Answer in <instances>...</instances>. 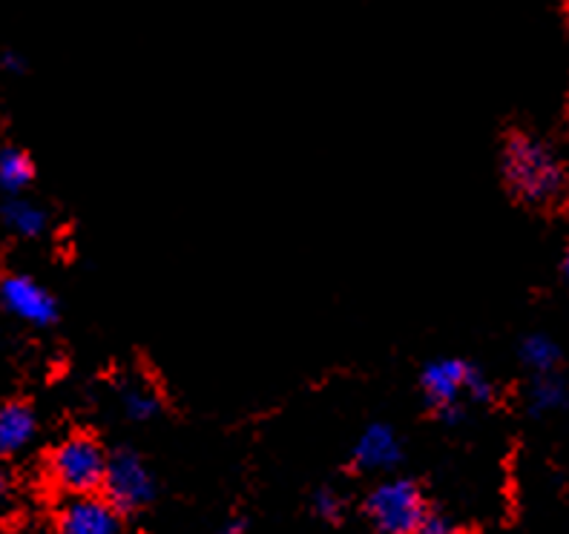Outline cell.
I'll return each instance as SVG.
<instances>
[{
	"label": "cell",
	"mask_w": 569,
	"mask_h": 534,
	"mask_svg": "<svg viewBox=\"0 0 569 534\" xmlns=\"http://www.w3.org/2000/svg\"><path fill=\"white\" fill-rule=\"evenodd\" d=\"M3 63H7L9 70H21V61H18V58H14V56L3 58Z\"/></svg>",
	"instance_id": "cell-18"
},
{
	"label": "cell",
	"mask_w": 569,
	"mask_h": 534,
	"mask_svg": "<svg viewBox=\"0 0 569 534\" xmlns=\"http://www.w3.org/2000/svg\"><path fill=\"white\" fill-rule=\"evenodd\" d=\"M563 405H567V382L556 376V371L535 376L532 389H529V409H532V414L561 411Z\"/></svg>",
	"instance_id": "cell-11"
},
{
	"label": "cell",
	"mask_w": 569,
	"mask_h": 534,
	"mask_svg": "<svg viewBox=\"0 0 569 534\" xmlns=\"http://www.w3.org/2000/svg\"><path fill=\"white\" fill-rule=\"evenodd\" d=\"M104 497L121 514L139 512L147 503H153L156 497V480L144 460L132 452H119L107 460L104 474Z\"/></svg>",
	"instance_id": "cell-4"
},
{
	"label": "cell",
	"mask_w": 569,
	"mask_h": 534,
	"mask_svg": "<svg viewBox=\"0 0 569 534\" xmlns=\"http://www.w3.org/2000/svg\"><path fill=\"white\" fill-rule=\"evenodd\" d=\"M403 460V445L386 423L368 425L355 445V465L360 472H391Z\"/></svg>",
	"instance_id": "cell-7"
},
{
	"label": "cell",
	"mask_w": 569,
	"mask_h": 534,
	"mask_svg": "<svg viewBox=\"0 0 569 534\" xmlns=\"http://www.w3.org/2000/svg\"><path fill=\"white\" fill-rule=\"evenodd\" d=\"M36 411L23 403H7L0 409V457L23 452L36 440Z\"/></svg>",
	"instance_id": "cell-9"
},
{
	"label": "cell",
	"mask_w": 569,
	"mask_h": 534,
	"mask_svg": "<svg viewBox=\"0 0 569 534\" xmlns=\"http://www.w3.org/2000/svg\"><path fill=\"white\" fill-rule=\"evenodd\" d=\"M0 219L7 224L12 233L18 236H41L43 230H47V210L38 208L32 202H23V199H14V202L3 204L0 210Z\"/></svg>",
	"instance_id": "cell-10"
},
{
	"label": "cell",
	"mask_w": 569,
	"mask_h": 534,
	"mask_svg": "<svg viewBox=\"0 0 569 534\" xmlns=\"http://www.w3.org/2000/svg\"><path fill=\"white\" fill-rule=\"evenodd\" d=\"M0 492H3V474H0Z\"/></svg>",
	"instance_id": "cell-19"
},
{
	"label": "cell",
	"mask_w": 569,
	"mask_h": 534,
	"mask_svg": "<svg viewBox=\"0 0 569 534\" xmlns=\"http://www.w3.org/2000/svg\"><path fill=\"white\" fill-rule=\"evenodd\" d=\"M58 528L67 534H116L124 528V514L96 492L72 494L58 514Z\"/></svg>",
	"instance_id": "cell-5"
},
{
	"label": "cell",
	"mask_w": 569,
	"mask_h": 534,
	"mask_svg": "<svg viewBox=\"0 0 569 534\" xmlns=\"http://www.w3.org/2000/svg\"><path fill=\"white\" fill-rule=\"evenodd\" d=\"M107 460H110V454L96 437L72 434L49 454V477L56 480V486L70 494L98 492L104 486Z\"/></svg>",
	"instance_id": "cell-2"
},
{
	"label": "cell",
	"mask_w": 569,
	"mask_h": 534,
	"mask_svg": "<svg viewBox=\"0 0 569 534\" xmlns=\"http://www.w3.org/2000/svg\"><path fill=\"white\" fill-rule=\"evenodd\" d=\"M521 362L535 374H549L561 362V347L549 340L547 333H532L521 345Z\"/></svg>",
	"instance_id": "cell-13"
},
{
	"label": "cell",
	"mask_w": 569,
	"mask_h": 534,
	"mask_svg": "<svg viewBox=\"0 0 569 534\" xmlns=\"http://www.w3.org/2000/svg\"><path fill=\"white\" fill-rule=\"evenodd\" d=\"M463 394H469V400H472V403H492L495 389H492V382H489L487 376L480 374V371L472 365V369H469V376H466Z\"/></svg>",
	"instance_id": "cell-16"
},
{
	"label": "cell",
	"mask_w": 569,
	"mask_h": 534,
	"mask_svg": "<svg viewBox=\"0 0 569 534\" xmlns=\"http://www.w3.org/2000/svg\"><path fill=\"white\" fill-rule=\"evenodd\" d=\"M417 532H423V534H449L455 532V526H451L446 517H440V514H423V521H420V528Z\"/></svg>",
	"instance_id": "cell-17"
},
{
	"label": "cell",
	"mask_w": 569,
	"mask_h": 534,
	"mask_svg": "<svg viewBox=\"0 0 569 534\" xmlns=\"http://www.w3.org/2000/svg\"><path fill=\"white\" fill-rule=\"evenodd\" d=\"M469 362L463 360H438L431 362L429 369L420 376V385H423V394L429 400V405L435 409H446V405H455L463 396L466 391V376H469Z\"/></svg>",
	"instance_id": "cell-8"
},
{
	"label": "cell",
	"mask_w": 569,
	"mask_h": 534,
	"mask_svg": "<svg viewBox=\"0 0 569 534\" xmlns=\"http://www.w3.org/2000/svg\"><path fill=\"white\" fill-rule=\"evenodd\" d=\"M124 414L136 423H147V420H153L159 414V396L153 391L147 389V385H130L124 391Z\"/></svg>",
	"instance_id": "cell-14"
},
{
	"label": "cell",
	"mask_w": 569,
	"mask_h": 534,
	"mask_svg": "<svg viewBox=\"0 0 569 534\" xmlns=\"http://www.w3.org/2000/svg\"><path fill=\"white\" fill-rule=\"evenodd\" d=\"M36 179V164L29 161V155L23 150H3L0 153V190H7V193H21L32 184Z\"/></svg>",
	"instance_id": "cell-12"
},
{
	"label": "cell",
	"mask_w": 569,
	"mask_h": 534,
	"mask_svg": "<svg viewBox=\"0 0 569 534\" xmlns=\"http://www.w3.org/2000/svg\"><path fill=\"white\" fill-rule=\"evenodd\" d=\"M0 302L12 311L18 320L29 325L47 328L58 322V302L47 288L32 282L29 276H7L0 282Z\"/></svg>",
	"instance_id": "cell-6"
},
{
	"label": "cell",
	"mask_w": 569,
	"mask_h": 534,
	"mask_svg": "<svg viewBox=\"0 0 569 534\" xmlns=\"http://www.w3.org/2000/svg\"><path fill=\"white\" fill-rule=\"evenodd\" d=\"M426 512L423 492L411 480H386L366 497V517L382 534L417 532Z\"/></svg>",
	"instance_id": "cell-3"
},
{
	"label": "cell",
	"mask_w": 569,
	"mask_h": 534,
	"mask_svg": "<svg viewBox=\"0 0 569 534\" xmlns=\"http://www.w3.org/2000/svg\"><path fill=\"white\" fill-rule=\"evenodd\" d=\"M313 514L328 523H340L342 517L340 494L333 492V488H320V492L313 494Z\"/></svg>",
	"instance_id": "cell-15"
},
{
	"label": "cell",
	"mask_w": 569,
	"mask_h": 534,
	"mask_svg": "<svg viewBox=\"0 0 569 534\" xmlns=\"http://www.w3.org/2000/svg\"><path fill=\"white\" fill-rule=\"evenodd\" d=\"M500 173L515 199L538 208L558 202L567 190L561 159L527 132H509L500 150Z\"/></svg>",
	"instance_id": "cell-1"
}]
</instances>
